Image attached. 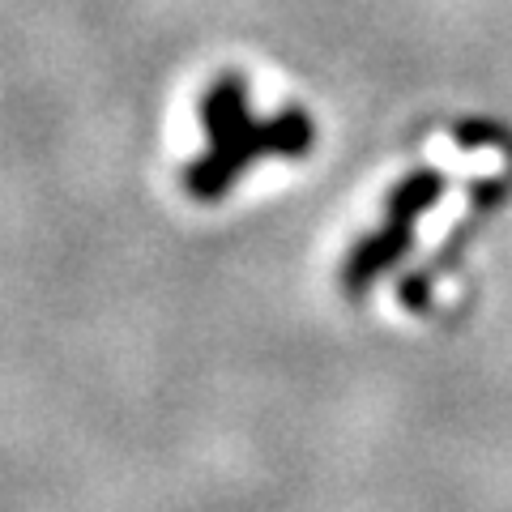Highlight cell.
I'll list each match as a JSON object with an SVG mask.
<instances>
[{
    "label": "cell",
    "instance_id": "7a4b0ae2",
    "mask_svg": "<svg viewBox=\"0 0 512 512\" xmlns=\"http://www.w3.org/2000/svg\"><path fill=\"white\" fill-rule=\"evenodd\" d=\"M440 192H444V180L436 171H419V175H410V180L397 184V192L389 197V218H384V227L367 235L363 244L350 252V261L342 269V282H346L350 295L367 291V286H372L384 269L402 261L406 248H410L414 222H419L431 205H436Z\"/></svg>",
    "mask_w": 512,
    "mask_h": 512
},
{
    "label": "cell",
    "instance_id": "6da1fadb",
    "mask_svg": "<svg viewBox=\"0 0 512 512\" xmlns=\"http://www.w3.org/2000/svg\"><path fill=\"white\" fill-rule=\"evenodd\" d=\"M201 124L210 133V150L192 158L184 188L197 201H218L244 180L256 158H299L312 150V120L303 111H282L274 120H252L244 77L222 73L201 99Z\"/></svg>",
    "mask_w": 512,
    "mask_h": 512
}]
</instances>
